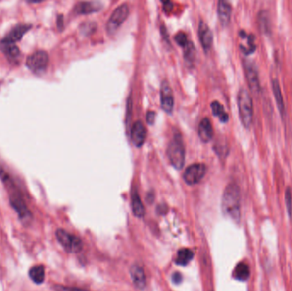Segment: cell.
<instances>
[{"label": "cell", "mask_w": 292, "mask_h": 291, "mask_svg": "<svg viewBox=\"0 0 292 291\" xmlns=\"http://www.w3.org/2000/svg\"><path fill=\"white\" fill-rule=\"evenodd\" d=\"M224 214L232 221L239 223L241 218V195L240 190L235 184H230L224 192L221 202Z\"/></svg>", "instance_id": "1"}, {"label": "cell", "mask_w": 292, "mask_h": 291, "mask_svg": "<svg viewBox=\"0 0 292 291\" xmlns=\"http://www.w3.org/2000/svg\"><path fill=\"white\" fill-rule=\"evenodd\" d=\"M238 106L239 116L243 126L245 128H250L253 120V102L250 93L244 88H241L238 92Z\"/></svg>", "instance_id": "2"}, {"label": "cell", "mask_w": 292, "mask_h": 291, "mask_svg": "<svg viewBox=\"0 0 292 291\" xmlns=\"http://www.w3.org/2000/svg\"><path fill=\"white\" fill-rule=\"evenodd\" d=\"M167 154L172 165L176 169H181L185 163V148L180 134L174 136L169 144Z\"/></svg>", "instance_id": "3"}, {"label": "cell", "mask_w": 292, "mask_h": 291, "mask_svg": "<svg viewBox=\"0 0 292 291\" xmlns=\"http://www.w3.org/2000/svg\"><path fill=\"white\" fill-rule=\"evenodd\" d=\"M56 237L60 243L61 246L63 247L64 250L68 253L76 254V253L81 252L83 249V243L81 238L68 233L63 229L57 230Z\"/></svg>", "instance_id": "4"}, {"label": "cell", "mask_w": 292, "mask_h": 291, "mask_svg": "<svg viewBox=\"0 0 292 291\" xmlns=\"http://www.w3.org/2000/svg\"><path fill=\"white\" fill-rule=\"evenodd\" d=\"M129 15V7L124 3L114 10L107 23V31L108 34L113 35L121 27L124 21L127 20Z\"/></svg>", "instance_id": "5"}, {"label": "cell", "mask_w": 292, "mask_h": 291, "mask_svg": "<svg viewBox=\"0 0 292 291\" xmlns=\"http://www.w3.org/2000/svg\"><path fill=\"white\" fill-rule=\"evenodd\" d=\"M49 57L45 51H37L27 57V66L36 74L44 72L48 65Z\"/></svg>", "instance_id": "6"}, {"label": "cell", "mask_w": 292, "mask_h": 291, "mask_svg": "<svg viewBox=\"0 0 292 291\" xmlns=\"http://www.w3.org/2000/svg\"><path fill=\"white\" fill-rule=\"evenodd\" d=\"M10 204L15 209V212L18 213L19 218L21 219L22 223L27 225L31 222V220L33 219L32 213L28 209V207L25 203L24 200L22 199L21 195H19V193H15V194L10 195Z\"/></svg>", "instance_id": "7"}, {"label": "cell", "mask_w": 292, "mask_h": 291, "mask_svg": "<svg viewBox=\"0 0 292 291\" xmlns=\"http://www.w3.org/2000/svg\"><path fill=\"white\" fill-rule=\"evenodd\" d=\"M244 74L247 80L248 86L253 93H258L261 90L259 74L255 63L250 60H244Z\"/></svg>", "instance_id": "8"}, {"label": "cell", "mask_w": 292, "mask_h": 291, "mask_svg": "<svg viewBox=\"0 0 292 291\" xmlns=\"http://www.w3.org/2000/svg\"><path fill=\"white\" fill-rule=\"evenodd\" d=\"M206 171H207V168L203 163H196V164L189 166L186 169L183 175L185 182L189 186L196 185L203 178Z\"/></svg>", "instance_id": "9"}, {"label": "cell", "mask_w": 292, "mask_h": 291, "mask_svg": "<svg viewBox=\"0 0 292 291\" xmlns=\"http://www.w3.org/2000/svg\"><path fill=\"white\" fill-rule=\"evenodd\" d=\"M161 106L166 113L170 114L174 108V96L169 82L163 81L161 85Z\"/></svg>", "instance_id": "10"}, {"label": "cell", "mask_w": 292, "mask_h": 291, "mask_svg": "<svg viewBox=\"0 0 292 291\" xmlns=\"http://www.w3.org/2000/svg\"><path fill=\"white\" fill-rule=\"evenodd\" d=\"M30 28L31 25H17L16 27H14L12 30L9 32V34L4 39H2L1 44H3V45H14V43L21 40L22 37L24 36L25 33H27V31L29 30Z\"/></svg>", "instance_id": "11"}, {"label": "cell", "mask_w": 292, "mask_h": 291, "mask_svg": "<svg viewBox=\"0 0 292 291\" xmlns=\"http://www.w3.org/2000/svg\"><path fill=\"white\" fill-rule=\"evenodd\" d=\"M198 34L202 48L207 52L210 50L211 46L213 45V34L210 28L204 21H201L199 23Z\"/></svg>", "instance_id": "12"}, {"label": "cell", "mask_w": 292, "mask_h": 291, "mask_svg": "<svg viewBox=\"0 0 292 291\" xmlns=\"http://www.w3.org/2000/svg\"><path fill=\"white\" fill-rule=\"evenodd\" d=\"M131 138L133 144L137 147H140L145 143V138H146V129H145V125L140 120H138L133 124L132 131H131Z\"/></svg>", "instance_id": "13"}, {"label": "cell", "mask_w": 292, "mask_h": 291, "mask_svg": "<svg viewBox=\"0 0 292 291\" xmlns=\"http://www.w3.org/2000/svg\"><path fill=\"white\" fill-rule=\"evenodd\" d=\"M130 274L136 287L140 290H144L146 285V278L144 269L138 265H133L130 269Z\"/></svg>", "instance_id": "14"}, {"label": "cell", "mask_w": 292, "mask_h": 291, "mask_svg": "<svg viewBox=\"0 0 292 291\" xmlns=\"http://www.w3.org/2000/svg\"><path fill=\"white\" fill-rule=\"evenodd\" d=\"M198 134L200 139L204 143L210 141L214 136V130L211 121L208 118H204L199 124Z\"/></svg>", "instance_id": "15"}, {"label": "cell", "mask_w": 292, "mask_h": 291, "mask_svg": "<svg viewBox=\"0 0 292 291\" xmlns=\"http://www.w3.org/2000/svg\"><path fill=\"white\" fill-rule=\"evenodd\" d=\"M218 15L220 23L223 26L229 24L232 16V6L225 0H220L218 3Z\"/></svg>", "instance_id": "16"}, {"label": "cell", "mask_w": 292, "mask_h": 291, "mask_svg": "<svg viewBox=\"0 0 292 291\" xmlns=\"http://www.w3.org/2000/svg\"><path fill=\"white\" fill-rule=\"evenodd\" d=\"M240 38H241V43H240V47L242 51H244L245 54H250L256 50V43H255V37L247 33L244 31L240 32Z\"/></svg>", "instance_id": "17"}, {"label": "cell", "mask_w": 292, "mask_h": 291, "mask_svg": "<svg viewBox=\"0 0 292 291\" xmlns=\"http://www.w3.org/2000/svg\"><path fill=\"white\" fill-rule=\"evenodd\" d=\"M272 90L274 93V98L277 103L278 108L280 114L283 115L284 112H285V103H284L283 95H282V92H281V88H280V82L277 79H274L272 81Z\"/></svg>", "instance_id": "18"}, {"label": "cell", "mask_w": 292, "mask_h": 291, "mask_svg": "<svg viewBox=\"0 0 292 291\" xmlns=\"http://www.w3.org/2000/svg\"><path fill=\"white\" fill-rule=\"evenodd\" d=\"M132 210L133 214L138 218H142L145 215V207L137 191H133L132 193Z\"/></svg>", "instance_id": "19"}, {"label": "cell", "mask_w": 292, "mask_h": 291, "mask_svg": "<svg viewBox=\"0 0 292 291\" xmlns=\"http://www.w3.org/2000/svg\"><path fill=\"white\" fill-rule=\"evenodd\" d=\"M98 9H99L98 3L82 2L76 4L75 11L78 15H87L89 13L96 12Z\"/></svg>", "instance_id": "20"}, {"label": "cell", "mask_w": 292, "mask_h": 291, "mask_svg": "<svg viewBox=\"0 0 292 291\" xmlns=\"http://www.w3.org/2000/svg\"><path fill=\"white\" fill-rule=\"evenodd\" d=\"M29 277L33 282L37 285H40L45 281V267L42 265H37L31 267L29 270Z\"/></svg>", "instance_id": "21"}, {"label": "cell", "mask_w": 292, "mask_h": 291, "mask_svg": "<svg viewBox=\"0 0 292 291\" xmlns=\"http://www.w3.org/2000/svg\"><path fill=\"white\" fill-rule=\"evenodd\" d=\"M194 254L189 249H182L179 250L175 258V263L179 266H187L193 259Z\"/></svg>", "instance_id": "22"}, {"label": "cell", "mask_w": 292, "mask_h": 291, "mask_svg": "<svg viewBox=\"0 0 292 291\" xmlns=\"http://www.w3.org/2000/svg\"><path fill=\"white\" fill-rule=\"evenodd\" d=\"M250 272V267L245 263H238L236 266L235 269L233 271V277L234 279H238L239 281H245L249 279Z\"/></svg>", "instance_id": "23"}, {"label": "cell", "mask_w": 292, "mask_h": 291, "mask_svg": "<svg viewBox=\"0 0 292 291\" xmlns=\"http://www.w3.org/2000/svg\"><path fill=\"white\" fill-rule=\"evenodd\" d=\"M184 57L187 65L189 67L193 66L196 58V48L191 41H188L184 46Z\"/></svg>", "instance_id": "24"}, {"label": "cell", "mask_w": 292, "mask_h": 291, "mask_svg": "<svg viewBox=\"0 0 292 291\" xmlns=\"http://www.w3.org/2000/svg\"><path fill=\"white\" fill-rule=\"evenodd\" d=\"M211 108H212L213 114H214V116L219 118L220 121L225 122V123L228 121V114L226 113L225 108L220 104V102H217V101H214V102H212Z\"/></svg>", "instance_id": "25"}, {"label": "cell", "mask_w": 292, "mask_h": 291, "mask_svg": "<svg viewBox=\"0 0 292 291\" xmlns=\"http://www.w3.org/2000/svg\"><path fill=\"white\" fill-rule=\"evenodd\" d=\"M1 49L3 51V53L10 59H15L20 56V50L16 45L1 44Z\"/></svg>", "instance_id": "26"}, {"label": "cell", "mask_w": 292, "mask_h": 291, "mask_svg": "<svg viewBox=\"0 0 292 291\" xmlns=\"http://www.w3.org/2000/svg\"><path fill=\"white\" fill-rule=\"evenodd\" d=\"M258 23H259L260 27H261L262 32L265 33H268V30L270 29V27H269V19H268L267 13H260Z\"/></svg>", "instance_id": "27"}, {"label": "cell", "mask_w": 292, "mask_h": 291, "mask_svg": "<svg viewBox=\"0 0 292 291\" xmlns=\"http://www.w3.org/2000/svg\"><path fill=\"white\" fill-rule=\"evenodd\" d=\"M286 204L288 213L291 215L292 214V192H291V189L290 188H287V190L286 191Z\"/></svg>", "instance_id": "28"}, {"label": "cell", "mask_w": 292, "mask_h": 291, "mask_svg": "<svg viewBox=\"0 0 292 291\" xmlns=\"http://www.w3.org/2000/svg\"><path fill=\"white\" fill-rule=\"evenodd\" d=\"M175 39L176 43H177L179 45H181V46H185V45H187V42H188L187 35H186L183 32L177 33Z\"/></svg>", "instance_id": "29"}, {"label": "cell", "mask_w": 292, "mask_h": 291, "mask_svg": "<svg viewBox=\"0 0 292 291\" xmlns=\"http://www.w3.org/2000/svg\"><path fill=\"white\" fill-rule=\"evenodd\" d=\"M54 289L56 291H86L81 289L66 287V286H61V285H56L54 286Z\"/></svg>", "instance_id": "30"}, {"label": "cell", "mask_w": 292, "mask_h": 291, "mask_svg": "<svg viewBox=\"0 0 292 291\" xmlns=\"http://www.w3.org/2000/svg\"><path fill=\"white\" fill-rule=\"evenodd\" d=\"M155 118H156V113L155 112L149 111L146 114V121L150 125H152L154 123Z\"/></svg>", "instance_id": "31"}, {"label": "cell", "mask_w": 292, "mask_h": 291, "mask_svg": "<svg viewBox=\"0 0 292 291\" xmlns=\"http://www.w3.org/2000/svg\"><path fill=\"white\" fill-rule=\"evenodd\" d=\"M172 280H173V282L176 284V285H179V284H181V283L182 282V275H181V273H178V272H176V273L173 274Z\"/></svg>", "instance_id": "32"}, {"label": "cell", "mask_w": 292, "mask_h": 291, "mask_svg": "<svg viewBox=\"0 0 292 291\" xmlns=\"http://www.w3.org/2000/svg\"><path fill=\"white\" fill-rule=\"evenodd\" d=\"M172 9H173V3L171 2H169V1L163 2V9H164L165 12L171 11Z\"/></svg>", "instance_id": "33"}, {"label": "cell", "mask_w": 292, "mask_h": 291, "mask_svg": "<svg viewBox=\"0 0 292 291\" xmlns=\"http://www.w3.org/2000/svg\"><path fill=\"white\" fill-rule=\"evenodd\" d=\"M64 26V21H63V15H59L58 18H57V27L59 29H62Z\"/></svg>", "instance_id": "34"}]
</instances>
